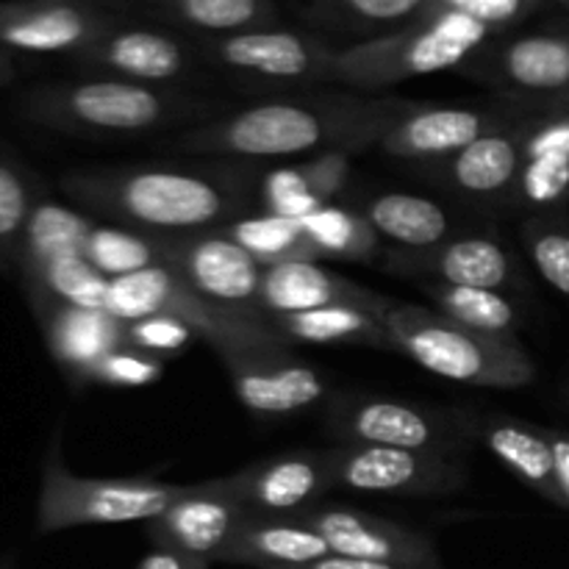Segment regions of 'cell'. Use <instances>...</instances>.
I'll return each instance as SVG.
<instances>
[{
    "instance_id": "26",
    "label": "cell",
    "mask_w": 569,
    "mask_h": 569,
    "mask_svg": "<svg viewBox=\"0 0 569 569\" xmlns=\"http://www.w3.org/2000/svg\"><path fill=\"white\" fill-rule=\"evenodd\" d=\"M537 214L569 200V109H553L526 126V156L515 192Z\"/></svg>"
},
{
    "instance_id": "30",
    "label": "cell",
    "mask_w": 569,
    "mask_h": 569,
    "mask_svg": "<svg viewBox=\"0 0 569 569\" xmlns=\"http://www.w3.org/2000/svg\"><path fill=\"white\" fill-rule=\"evenodd\" d=\"M150 11L203 39L270 28L278 14L272 0H150Z\"/></svg>"
},
{
    "instance_id": "21",
    "label": "cell",
    "mask_w": 569,
    "mask_h": 569,
    "mask_svg": "<svg viewBox=\"0 0 569 569\" xmlns=\"http://www.w3.org/2000/svg\"><path fill=\"white\" fill-rule=\"evenodd\" d=\"M337 303H356L381 311L389 298L326 270L317 261H283V264L267 267L261 278L259 309L267 320Z\"/></svg>"
},
{
    "instance_id": "13",
    "label": "cell",
    "mask_w": 569,
    "mask_h": 569,
    "mask_svg": "<svg viewBox=\"0 0 569 569\" xmlns=\"http://www.w3.org/2000/svg\"><path fill=\"white\" fill-rule=\"evenodd\" d=\"M117 22L94 0H3L0 44L22 53H67L78 59Z\"/></svg>"
},
{
    "instance_id": "37",
    "label": "cell",
    "mask_w": 569,
    "mask_h": 569,
    "mask_svg": "<svg viewBox=\"0 0 569 569\" xmlns=\"http://www.w3.org/2000/svg\"><path fill=\"white\" fill-rule=\"evenodd\" d=\"M33 181L14 156L0 150V259L17 264L28 220L37 206Z\"/></svg>"
},
{
    "instance_id": "40",
    "label": "cell",
    "mask_w": 569,
    "mask_h": 569,
    "mask_svg": "<svg viewBox=\"0 0 569 569\" xmlns=\"http://www.w3.org/2000/svg\"><path fill=\"white\" fill-rule=\"evenodd\" d=\"M333 14L365 28L411 26L428 11L431 0H326Z\"/></svg>"
},
{
    "instance_id": "1",
    "label": "cell",
    "mask_w": 569,
    "mask_h": 569,
    "mask_svg": "<svg viewBox=\"0 0 569 569\" xmlns=\"http://www.w3.org/2000/svg\"><path fill=\"white\" fill-rule=\"evenodd\" d=\"M409 106V100L350 94L264 100L187 131L176 144L189 153L239 159H289L326 150L356 153L381 142Z\"/></svg>"
},
{
    "instance_id": "12",
    "label": "cell",
    "mask_w": 569,
    "mask_h": 569,
    "mask_svg": "<svg viewBox=\"0 0 569 569\" xmlns=\"http://www.w3.org/2000/svg\"><path fill=\"white\" fill-rule=\"evenodd\" d=\"M244 517L248 511L228 476L217 481L183 483L170 509L148 522V539L156 548L181 550L214 565L222 559Z\"/></svg>"
},
{
    "instance_id": "3",
    "label": "cell",
    "mask_w": 569,
    "mask_h": 569,
    "mask_svg": "<svg viewBox=\"0 0 569 569\" xmlns=\"http://www.w3.org/2000/svg\"><path fill=\"white\" fill-rule=\"evenodd\" d=\"M395 353L422 370L467 387L520 389L537 381V365L517 339L472 331L437 309L389 300L381 315Z\"/></svg>"
},
{
    "instance_id": "49",
    "label": "cell",
    "mask_w": 569,
    "mask_h": 569,
    "mask_svg": "<svg viewBox=\"0 0 569 569\" xmlns=\"http://www.w3.org/2000/svg\"><path fill=\"white\" fill-rule=\"evenodd\" d=\"M3 267H6V264H3V259H0V270H3Z\"/></svg>"
},
{
    "instance_id": "2",
    "label": "cell",
    "mask_w": 569,
    "mask_h": 569,
    "mask_svg": "<svg viewBox=\"0 0 569 569\" xmlns=\"http://www.w3.org/2000/svg\"><path fill=\"white\" fill-rule=\"evenodd\" d=\"M61 189L92 214L161 237L226 228L248 203L220 172L181 167L76 170L61 178Z\"/></svg>"
},
{
    "instance_id": "7",
    "label": "cell",
    "mask_w": 569,
    "mask_h": 569,
    "mask_svg": "<svg viewBox=\"0 0 569 569\" xmlns=\"http://www.w3.org/2000/svg\"><path fill=\"white\" fill-rule=\"evenodd\" d=\"M183 483L156 478H81L67 470L59 437L44 459L37 503V531L59 533L83 526H122L156 520L181 495Z\"/></svg>"
},
{
    "instance_id": "29",
    "label": "cell",
    "mask_w": 569,
    "mask_h": 569,
    "mask_svg": "<svg viewBox=\"0 0 569 569\" xmlns=\"http://www.w3.org/2000/svg\"><path fill=\"white\" fill-rule=\"evenodd\" d=\"M381 311L356 303H337L298 311V315L272 317L270 322L292 345H365V348L392 350V339L378 317Z\"/></svg>"
},
{
    "instance_id": "10",
    "label": "cell",
    "mask_w": 569,
    "mask_h": 569,
    "mask_svg": "<svg viewBox=\"0 0 569 569\" xmlns=\"http://www.w3.org/2000/svg\"><path fill=\"white\" fill-rule=\"evenodd\" d=\"M164 264L200 298L267 320L259 309V289L267 267L233 242L226 228L167 237Z\"/></svg>"
},
{
    "instance_id": "45",
    "label": "cell",
    "mask_w": 569,
    "mask_h": 569,
    "mask_svg": "<svg viewBox=\"0 0 569 569\" xmlns=\"http://www.w3.org/2000/svg\"><path fill=\"white\" fill-rule=\"evenodd\" d=\"M300 569H409L398 565H381V561H365V559H348V556H326V559L315 561L309 567Z\"/></svg>"
},
{
    "instance_id": "42",
    "label": "cell",
    "mask_w": 569,
    "mask_h": 569,
    "mask_svg": "<svg viewBox=\"0 0 569 569\" xmlns=\"http://www.w3.org/2000/svg\"><path fill=\"white\" fill-rule=\"evenodd\" d=\"M537 6L539 0H431L428 11H461L492 31H503L526 20Z\"/></svg>"
},
{
    "instance_id": "4",
    "label": "cell",
    "mask_w": 569,
    "mask_h": 569,
    "mask_svg": "<svg viewBox=\"0 0 569 569\" xmlns=\"http://www.w3.org/2000/svg\"><path fill=\"white\" fill-rule=\"evenodd\" d=\"M492 28L461 11H426L411 26L337 50L331 83L383 89L417 76L453 70L489 42Z\"/></svg>"
},
{
    "instance_id": "44",
    "label": "cell",
    "mask_w": 569,
    "mask_h": 569,
    "mask_svg": "<svg viewBox=\"0 0 569 569\" xmlns=\"http://www.w3.org/2000/svg\"><path fill=\"white\" fill-rule=\"evenodd\" d=\"M209 561H200L194 556L181 553L172 548H150V553L139 561L137 569H209Z\"/></svg>"
},
{
    "instance_id": "20",
    "label": "cell",
    "mask_w": 569,
    "mask_h": 569,
    "mask_svg": "<svg viewBox=\"0 0 569 569\" xmlns=\"http://www.w3.org/2000/svg\"><path fill=\"white\" fill-rule=\"evenodd\" d=\"M33 311L50 356L76 383H92V372L100 361L126 345V322L111 317L106 309H81L48 300L33 306Z\"/></svg>"
},
{
    "instance_id": "25",
    "label": "cell",
    "mask_w": 569,
    "mask_h": 569,
    "mask_svg": "<svg viewBox=\"0 0 569 569\" xmlns=\"http://www.w3.org/2000/svg\"><path fill=\"white\" fill-rule=\"evenodd\" d=\"M331 556L326 539L303 517H253L248 515L220 565L256 569H300Z\"/></svg>"
},
{
    "instance_id": "43",
    "label": "cell",
    "mask_w": 569,
    "mask_h": 569,
    "mask_svg": "<svg viewBox=\"0 0 569 569\" xmlns=\"http://www.w3.org/2000/svg\"><path fill=\"white\" fill-rule=\"evenodd\" d=\"M550 448H553L556 487H559V509L569 511V431L548 428Z\"/></svg>"
},
{
    "instance_id": "48",
    "label": "cell",
    "mask_w": 569,
    "mask_h": 569,
    "mask_svg": "<svg viewBox=\"0 0 569 569\" xmlns=\"http://www.w3.org/2000/svg\"><path fill=\"white\" fill-rule=\"evenodd\" d=\"M550 3H559V6H569V0H550Z\"/></svg>"
},
{
    "instance_id": "17",
    "label": "cell",
    "mask_w": 569,
    "mask_h": 569,
    "mask_svg": "<svg viewBox=\"0 0 569 569\" xmlns=\"http://www.w3.org/2000/svg\"><path fill=\"white\" fill-rule=\"evenodd\" d=\"M237 400L259 417H289L326 400L328 383L317 367L292 353L220 356Z\"/></svg>"
},
{
    "instance_id": "24",
    "label": "cell",
    "mask_w": 569,
    "mask_h": 569,
    "mask_svg": "<svg viewBox=\"0 0 569 569\" xmlns=\"http://www.w3.org/2000/svg\"><path fill=\"white\" fill-rule=\"evenodd\" d=\"M526 126L528 122L515 120L467 144L453 159L445 161V183L456 192L481 200L515 194L526 156Z\"/></svg>"
},
{
    "instance_id": "11",
    "label": "cell",
    "mask_w": 569,
    "mask_h": 569,
    "mask_svg": "<svg viewBox=\"0 0 569 569\" xmlns=\"http://www.w3.org/2000/svg\"><path fill=\"white\" fill-rule=\"evenodd\" d=\"M198 53L222 70L276 83L328 81L337 48L289 28H256L231 37L200 39Z\"/></svg>"
},
{
    "instance_id": "16",
    "label": "cell",
    "mask_w": 569,
    "mask_h": 569,
    "mask_svg": "<svg viewBox=\"0 0 569 569\" xmlns=\"http://www.w3.org/2000/svg\"><path fill=\"white\" fill-rule=\"evenodd\" d=\"M509 122H515V117L500 109L411 103L389 126L378 148L392 159L448 161L483 133L509 126Z\"/></svg>"
},
{
    "instance_id": "46",
    "label": "cell",
    "mask_w": 569,
    "mask_h": 569,
    "mask_svg": "<svg viewBox=\"0 0 569 569\" xmlns=\"http://www.w3.org/2000/svg\"><path fill=\"white\" fill-rule=\"evenodd\" d=\"M14 76H17L14 59H11L9 50H6L3 44H0V87H3V83L14 81Z\"/></svg>"
},
{
    "instance_id": "5",
    "label": "cell",
    "mask_w": 569,
    "mask_h": 569,
    "mask_svg": "<svg viewBox=\"0 0 569 569\" xmlns=\"http://www.w3.org/2000/svg\"><path fill=\"white\" fill-rule=\"evenodd\" d=\"M106 311L126 326L153 315L181 317L200 339H206L217 350V356L289 353L292 350V342L270 320L242 315V311L200 298L167 264L109 278Z\"/></svg>"
},
{
    "instance_id": "35",
    "label": "cell",
    "mask_w": 569,
    "mask_h": 569,
    "mask_svg": "<svg viewBox=\"0 0 569 569\" xmlns=\"http://www.w3.org/2000/svg\"><path fill=\"white\" fill-rule=\"evenodd\" d=\"M311 244L317 248L320 259H339V261H372L381 248V237L365 211L345 209V206H322L311 214L300 217Z\"/></svg>"
},
{
    "instance_id": "36",
    "label": "cell",
    "mask_w": 569,
    "mask_h": 569,
    "mask_svg": "<svg viewBox=\"0 0 569 569\" xmlns=\"http://www.w3.org/2000/svg\"><path fill=\"white\" fill-rule=\"evenodd\" d=\"M164 239L161 233L139 231V228L94 222L83 256L106 278H122L164 264Z\"/></svg>"
},
{
    "instance_id": "19",
    "label": "cell",
    "mask_w": 569,
    "mask_h": 569,
    "mask_svg": "<svg viewBox=\"0 0 569 569\" xmlns=\"http://www.w3.org/2000/svg\"><path fill=\"white\" fill-rule=\"evenodd\" d=\"M483 72L500 89L522 98L569 106V28L567 31L522 33L489 53Z\"/></svg>"
},
{
    "instance_id": "39",
    "label": "cell",
    "mask_w": 569,
    "mask_h": 569,
    "mask_svg": "<svg viewBox=\"0 0 569 569\" xmlns=\"http://www.w3.org/2000/svg\"><path fill=\"white\" fill-rule=\"evenodd\" d=\"M164 376V359L161 356L139 350L133 345H122L114 353L106 356L92 372V383H103V387H120V389H137L150 387Z\"/></svg>"
},
{
    "instance_id": "18",
    "label": "cell",
    "mask_w": 569,
    "mask_h": 569,
    "mask_svg": "<svg viewBox=\"0 0 569 569\" xmlns=\"http://www.w3.org/2000/svg\"><path fill=\"white\" fill-rule=\"evenodd\" d=\"M194 56H200L198 48L176 33L117 22L92 48L83 50L78 61L87 70L106 72L109 78L159 87L187 78L194 67Z\"/></svg>"
},
{
    "instance_id": "9",
    "label": "cell",
    "mask_w": 569,
    "mask_h": 569,
    "mask_svg": "<svg viewBox=\"0 0 569 569\" xmlns=\"http://www.w3.org/2000/svg\"><path fill=\"white\" fill-rule=\"evenodd\" d=\"M333 489L400 498H439L467 487L470 472L461 456L433 450L337 445L326 450Z\"/></svg>"
},
{
    "instance_id": "23",
    "label": "cell",
    "mask_w": 569,
    "mask_h": 569,
    "mask_svg": "<svg viewBox=\"0 0 569 569\" xmlns=\"http://www.w3.org/2000/svg\"><path fill=\"white\" fill-rule=\"evenodd\" d=\"M400 267L406 272H420L433 281L456 283V287L495 289L509 292L520 278V267L511 250L489 233H467L448 239L426 253H403Z\"/></svg>"
},
{
    "instance_id": "8",
    "label": "cell",
    "mask_w": 569,
    "mask_h": 569,
    "mask_svg": "<svg viewBox=\"0 0 569 569\" xmlns=\"http://www.w3.org/2000/svg\"><path fill=\"white\" fill-rule=\"evenodd\" d=\"M328 433L339 445L453 453L470 445L461 411H433L381 395H337L326 411Z\"/></svg>"
},
{
    "instance_id": "15",
    "label": "cell",
    "mask_w": 569,
    "mask_h": 569,
    "mask_svg": "<svg viewBox=\"0 0 569 569\" xmlns=\"http://www.w3.org/2000/svg\"><path fill=\"white\" fill-rule=\"evenodd\" d=\"M228 478L253 517H303L333 489L326 450L278 453Z\"/></svg>"
},
{
    "instance_id": "14",
    "label": "cell",
    "mask_w": 569,
    "mask_h": 569,
    "mask_svg": "<svg viewBox=\"0 0 569 569\" xmlns=\"http://www.w3.org/2000/svg\"><path fill=\"white\" fill-rule=\"evenodd\" d=\"M303 520L326 539L333 556L409 569H445L426 533L387 520V517L350 509V506H317L309 515H303Z\"/></svg>"
},
{
    "instance_id": "32",
    "label": "cell",
    "mask_w": 569,
    "mask_h": 569,
    "mask_svg": "<svg viewBox=\"0 0 569 569\" xmlns=\"http://www.w3.org/2000/svg\"><path fill=\"white\" fill-rule=\"evenodd\" d=\"M92 228L94 220H89L81 211L39 198L31 211V220H28L17 264L26 272L31 267L44 264V261L59 259V256H83Z\"/></svg>"
},
{
    "instance_id": "41",
    "label": "cell",
    "mask_w": 569,
    "mask_h": 569,
    "mask_svg": "<svg viewBox=\"0 0 569 569\" xmlns=\"http://www.w3.org/2000/svg\"><path fill=\"white\" fill-rule=\"evenodd\" d=\"M194 337L198 333L192 331V326L183 322L181 317L172 315H153L126 326L128 345H133L139 350H148L153 356H161V359L164 356H178Z\"/></svg>"
},
{
    "instance_id": "33",
    "label": "cell",
    "mask_w": 569,
    "mask_h": 569,
    "mask_svg": "<svg viewBox=\"0 0 569 569\" xmlns=\"http://www.w3.org/2000/svg\"><path fill=\"white\" fill-rule=\"evenodd\" d=\"M31 306L70 303L81 309H106L109 278L89 264L87 256H59L22 272Z\"/></svg>"
},
{
    "instance_id": "28",
    "label": "cell",
    "mask_w": 569,
    "mask_h": 569,
    "mask_svg": "<svg viewBox=\"0 0 569 569\" xmlns=\"http://www.w3.org/2000/svg\"><path fill=\"white\" fill-rule=\"evenodd\" d=\"M365 217L381 239L406 248V253H426L450 239V214L431 198L409 192H383L365 203Z\"/></svg>"
},
{
    "instance_id": "31",
    "label": "cell",
    "mask_w": 569,
    "mask_h": 569,
    "mask_svg": "<svg viewBox=\"0 0 569 569\" xmlns=\"http://www.w3.org/2000/svg\"><path fill=\"white\" fill-rule=\"evenodd\" d=\"M420 289L433 300L437 311L450 320L472 328V331L489 333L498 339H517L522 311L506 292L476 287H456V283L422 278Z\"/></svg>"
},
{
    "instance_id": "47",
    "label": "cell",
    "mask_w": 569,
    "mask_h": 569,
    "mask_svg": "<svg viewBox=\"0 0 569 569\" xmlns=\"http://www.w3.org/2000/svg\"><path fill=\"white\" fill-rule=\"evenodd\" d=\"M98 6H103V9H109V6H117V3H128V0H94Z\"/></svg>"
},
{
    "instance_id": "50",
    "label": "cell",
    "mask_w": 569,
    "mask_h": 569,
    "mask_svg": "<svg viewBox=\"0 0 569 569\" xmlns=\"http://www.w3.org/2000/svg\"><path fill=\"white\" fill-rule=\"evenodd\" d=\"M567 109H569V106H567Z\"/></svg>"
},
{
    "instance_id": "6",
    "label": "cell",
    "mask_w": 569,
    "mask_h": 569,
    "mask_svg": "<svg viewBox=\"0 0 569 569\" xmlns=\"http://www.w3.org/2000/svg\"><path fill=\"white\" fill-rule=\"evenodd\" d=\"M187 103L172 92L122 78L42 83L20 98V114L61 133L137 137L183 114Z\"/></svg>"
},
{
    "instance_id": "38",
    "label": "cell",
    "mask_w": 569,
    "mask_h": 569,
    "mask_svg": "<svg viewBox=\"0 0 569 569\" xmlns=\"http://www.w3.org/2000/svg\"><path fill=\"white\" fill-rule=\"evenodd\" d=\"M520 239L533 270L548 287L569 298V222L550 211L533 214L522 222Z\"/></svg>"
},
{
    "instance_id": "27",
    "label": "cell",
    "mask_w": 569,
    "mask_h": 569,
    "mask_svg": "<svg viewBox=\"0 0 569 569\" xmlns=\"http://www.w3.org/2000/svg\"><path fill=\"white\" fill-rule=\"evenodd\" d=\"M350 170H353L350 150H326L300 164L278 167L261 181V206L272 214L300 220L322 206H331L333 198H339L348 187Z\"/></svg>"
},
{
    "instance_id": "34",
    "label": "cell",
    "mask_w": 569,
    "mask_h": 569,
    "mask_svg": "<svg viewBox=\"0 0 569 569\" xmlns=\"http://www.w3.org/2000/svg\"><path fill=\"white\" fill-rule=\"evenodd\" d=\"M226 231L264 267L283 264V261H320L303 222L295 217L261 211V214L237 217L228 222Z\"/></svg>"
},
{
    "instance_id": "22",
    "label": "cell",
    "mask_w": 569,
    "mask_h": 569,
    "mask_svg": "<svg viewBox=\"0 0 569 569\" xmlns=\"http://www.w3.org/2000/svg\"><path fill=\"white\" fill-rule=\"evenodd\" d=\"M461 420H465L470 442L487 448L517 481L526 483L539 498L559 506L548 428L531 426V422L506 415H461Z\"/></svg>"
}]
</instances>
